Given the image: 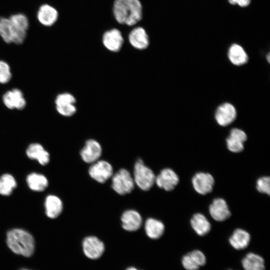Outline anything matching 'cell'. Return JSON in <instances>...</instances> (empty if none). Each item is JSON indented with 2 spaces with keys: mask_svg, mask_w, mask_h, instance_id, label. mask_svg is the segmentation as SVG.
<instances>
[{
  "mask_svg": "<svg viewBox=\"0 0 270 270\" xmlns=\"http://www.w3.org/2000/svg\"><path fill=\"white\" fill-rule=\"evenodd\" d=\"M236 116V112L233 105L230 103L221 104L217 108L215 118L218 124L226 126L234 121Z\"/></svg>",
  "mask_w": 270,
  "mask_h": 270,
  "instance_id": "17",
  "label": "cell"
},
{
  "mask_svg": "<svg viewBox=\"0 0 270 270\" xmlns=\"http://www.w3.org/2000/svg\"><path fill=\"white\" fill-rule=\"evenodd\" d=\"M3 102L10 109L22 110L26 102L21 90L18 88L6 92L2 97Z\"/></svg>",
  "mask_w": 270,
  "mask_h": 270,
  "instance_id": "18",
  "label": "cell"
},
{
  "mask_svg": "<svg viewBox=\"0 0 270 270\" xmlns=\"http://www.w3.org/2000/svg\"><path fill=\"white\" fill-rule=\"evenodd\" d=\"M12 77V74L9 65L4 60H0V83L8 82Z\"/></svg>",
  "mask_w": 270,
  "mask_h": 270,
  "instance_id": "30",
  "label": "cell"
},
{
  "mask_svg": "<svg viewBox=\"0 0 270 270\" xmlns=\"http://www.w3.org/2000/svg\"><path fill=\"white\" fill-rule=\"evenodd\" d=\"M250 241V234L242 228L235 230L229 238L230 244L236 250L246 248L249 245Z\"/></svg>",
  "mask_w": 270,
  "mask_h": 270,
  "instance_id": "21",
  "label": "cell"
},
{
  "mask_svg": "<svg viewBox=\"0 0 270 270\" xmlns=\"http://www.w3.org/2000/svg\"><path fill=\"white\" fill-rule=\"evenodd\" d=\"M6 244L14 254L28 258L34 251V240L32 236L26 230L14 228L6 234Z\"/></svg>",
  "mask_w": 270,
  "mask_h": 270,
  "instance_id": "2",
  "label": "cell"
},
{
  "mask_svg": "<svg viewBox=\"0 0 270 270\" xmlns=\"http://www.w3.org/2000/svg\"><path fill=\"white\" fill-rule=\"evenodd\" d=\"M26 154L30 158L37 160L42 165H46L50 161V154L38 143L30 144L26 149Z\"/></svg>",
  "mask_w": 270,
  "mask_h": 270,
  "instance_id": "22",
  "label": "cell"
},
{
  "mask_svg": "<svg viewBox=\"0 0 270 270\" xmlns=\"http://www.w3.org/2000/svg\"><path fill=\"white\" fill-rule=\"evenodd\" d=\"M209 212L212 218L218 222H222L230 216L226 202L222 198L213 200L209 206Z\"/></svg>",
  "mask_w": 270,
  "mask_h": 270,
  "instance_id": "16",
  "label": "cell"
},
{
  "mask_svg": "<svg viewBox=\"0 0 270 270\" xmlns=\"http://www.w3.org/2000/svg\"><path fill=\"white\" fill-rule=\"evenodd\" d=\"M20 270H29V269H28V268H22Z\"/></svg>",
  "mask_w": 270,
  "mask_h": 270,
  "instance_id": "34",
  "label": "cell"
},
{
  "mask_svg": "<svg viewBox=\"0 0 270 270\" xmlns=\"http://www.w3.org/2000/svg\"><path fill=\"white\" fill-rule=\"evenodd\" d=\"M88 174L92 178L98 182L104 183L112 176L113 168L106 161H96L90 167Z\"/></svg>",
  "mask_w": 270,
  "mask_h": 270,
  "instance_id": "7",
  "label": "cell"
},
{
  "mask_svg": "<svg viewBox=\"0 0 270 270\" xmlns=\"http://www.w3.org/2000/svg\"><path fill=\"white\" fill-rule=\"evenodd\" d=\"M46 214L51 218L58 217L62 210V203L58 196L54 195L48 196L44 203Z\"/></svg>",
  "mask_w": 270,
  "mask_h": 270,
  "instance_id": "24",
  "label": "cell"
},
{
  "mask_svg": "<svg viewBox=\"0 0 270 270\" xmlns=\"http://www.w3.org/2000/svg\"><path fill=\"white\" fill-rule=\"evenodd\" d=\"M179 178L177 174L172 169L166 168L162 170L156 176L155 183L160 188L166 191H170L178 184Z\"/></svg>",
  "mask_w": 270,
  "mask_h": 270,
  "instance_id": "12",
  "label": "cell"
},
{
  "mask_svg": "<svg viewBox=\"0 0 270 270\" xmlns=\"http://www.w3.org/2000/svg\"><path fill=\"white\" fill-rule=\"evenodd\" d=\"M128 40L130 45L136 49L144 50L150 44V40L146 30L142 27L133 28L128 35Z\"/></svg>",
  "mask_w": 270,
  "mask_h": 270,
  "instance_id": "14",
  "label": "cell"
},
{
  "mask_svg": "<svg viewBox=\"0 0 270 270\" xmlns=\"http://www.w3.org/2000/svg\"><path fill=\"white\" fill-rule=\"evenodd\" d=\"M246 139L247 136L244 131L238 128H233L226 140L227 148L233 152H241L244 148V143Z\"/></svg>",
  "mask_w": 270,
  "mask_h": 270,
  "instance_id": "19",
  "label": "cell"
},
{
  "mask_svg": "<svg viewBox=\"0 0 270 270\" xmlns=\"http://www.w3.org/2000/svg\"><path fill=\"white\" fill-rule=\"evenodd\" d=\"M156 176L153 171L145 166L140 159L137 160L134 166V180L140 188L149 190L155 182Z\"/></svg>",
  "mask_w": 270,
  "mask_h": 270,
  "instance_id": "4",
  "label": "cell"
},
{
  "mask_svg": "<svg viewBox=\"0 0 270 270\" xmlns=\"http://www.w3.org/2000/svg\"><path fill=\"white\" fill-rule=\"evenodd\" d=\"M126 270H138L134 267H129L127 268Z\"/></svg>",
  "mask_w": 270,
  "mask_h": 270,
  "instance_id": "33",
  "label": "cell"
},
{
  "mask_svg": "<svg viewBox=\"0 0 270 270\" xmlns=\"http://www.w3.org/2000/svg\"><path fill=\"white\" fill-rule=\"evenodd\" d=\"M242 264L244 270H265L264 259L253 252L246 255L242 260Z\"/></svg>",
  "mask_w": 270,
  "mask_h": 270,
  "instance_id": "25",
  "label": "cell"
},
{
  "mask_svg": "<svg viewBox=\"0 0 270 270\" xmlns=\"http://www.w3.org/2000/svg\"><path fill=\"white\" fill-rule=\"evenodd\" d=\"M144 229L149 238L152 239H158L163 234L164 231V226L159 220L149 218L145 222Z\"/></svg>",
  "mask_w": 270,
  "mask_h": 270,
  "instance_id": "26",
  "label": "cell"
},
{
  "mask_svg": "<svg viewBox=\"0 0 270 270\" xmlns=\"http://www.w3.org/2000/svg\"><path fill=\"white\" fill-rule=\"evenodd\" d=\"M82 248L84 254L92 260L98 258L104 250V243L94 236L85 238L82 242Z\"/></svg>",
  "mask_w": 270,
  "mask_h": 270,
  "instance_id": "11",
  "label": "cell"
},
{
  "mask_svg": "<svg viewBox=\"0 0 270 270\" xmlns=\"http://www.w3.org/2000/svg\"><path fill=\"white\" fill-rule=\"evenodd\" d=\"M16 186L14 178L10 174H4L0 177V194L9 196Z\"/></svg>",
  "mask_w": 270,
  "mask_h": 270,
  "instance_id": "29",
  "label": "cell"
},
{
  "mask_svg": "<svg viewBox=\"0 0 270 270\" xmlns=\"http://www.w3.org/2000/svg\"><path fill=\"white\" fill-rule=\"evenodd\" d=\"M124 38L121 32L113 28L106 31L102 34V42L104 46L112 52H118L122 48Z\"/></svg>",
  "mask_w": 270,
  "mask_h": 270,
  "instance_id": "10",
  "label": "cell"
},
{
  "mask_svg": "<svg viewBox=\"0 0 270 270\" xmlns=\"http://www.w3.org/2000/svg\"><path fill=\"white\" fill-rule=\"evenodd\" d=\"M28 33L19 30L8 16H0V38L6 44H21L25 41Z\"/></svg>",
  "mask_w": 270,
  "mask_h": 270,
  "instance_id": "3",
  "label": "cell"
},
{
  "mask_svg": "<svg viewBox=\"0 0 270 270\" xmlns=\"http://www.w3.org/2000/svg\"><path fill=\"white\" fill-rule=\"evenodd\" d=\"M35 15L38 24L46 28L54 26L58 22L60 17L58 8L48 2L40 4L37 8Z\"/></svg>",
  "mask_w": 270,
  "mask_h": 270,
  "instance_id": "5",
  "label": "cell"
},
{
  "mask_svg": "<svg viewBox=\"0 0 270 270\" xmlns=\"http://www.w3.org/2000/svg\"><path fill=\"white\" fill-rule=\"evenodd\" d=\"M190 225L197 234L204 236L211 229V224L206 216L202 214H194L190 220Z\"/></svg>",
  "mask_w": 270,
  "mask_h": 270,
  "instance_id": "23",
  "label": "cell"
},
{
  "mask_svg": "<svg viewBox=\"0 0 270 270\" xmlns=\"http://www.w3.org/2000/svg\"><path fill=\"white\" fill-rule=\"evenodd\" d=\"M228 57L234 64L240 66L246 64L248 60V56L240 45L233 44L230 46L228 52Z\"/></svg>",
  "mask_w": 270,
  "mask_h": 270,
  "instance_id": "27",
  "label": "cell"
},
{
  "mask_svg": "<svg viewBox=\"0 0 270 270\" xmlns=\"http://www.w3.org/2000/svg\"><path fill=\"white\" fill-rule=\"evenodd\" d=\"M204 254L200 250H194L183 256L182 260V266L186 270H198L206 264Z\"/></svg>",
  "mask_w": 270,
  "mask_h": 270,
  "instance_id": "15",
  "label": "cell"
},
{
  "mask_svg": "<svg viewBox=\"0 0 270 270\" xmlns=\"http://www.w3.org/2000/svg\"><path fill=\"white\" fill-rule=\"evenodd\" d=\"M122 226L127 231L134 232L140 228L142 224L140 214L134 210L125 211L121 217Z\"/></svg>",
  "mask_w": 270,
  "mask_h": 270,
  "instance_id": "20",
  "label": "cell"
},
{
  "mask_svg": "<svg viewBox=\"0 0 270 270\" xmlns=\"http://www.w3.org/2000/svg\"><path fill=\"white\" fill-rule=\"evenodd\" d=\"M256 188L258 191L262 194L270 195V178L269 176H262L259 178L256 182Z\"/></svg>",
  "mask_w": 270,
  "mask_h": 270,
  "instance_id": "31",
  "label": "cell"
},
{
  "mask_svg": "<svg viewBox=\"0 0 270 270\" xmlns=\"http://www.w3.org/2000/svg\"><path fill=\"white\" fill-rule=\"evenodd\" d=\"M112 186L118 194L124 195L130 193L134 189V178L128 170L122 168L112 176Z\"/></svg>",
  "mask_w": 270,
  "mask_h": 270,
  "instance_id": "6",
  "label": "cell"
},
{
  "mask_svg": "<svg viewBox=\"0 0 270 270\" xmlns=\"http://www.w3.org/2000/svg\"><path fill=\"white\" fill-rule=\"evenodd\" d=\"M26 182L31 190L36 192L43 191L48 186V181L45 176L34 172L27 176Z\"/></svg>",
  "mask_w": 270,
  "mask_h": 270,
  "instance_id": "28",
  "label": "cell"
},
{
  "mask_svg": "<svg viewBox=\"0 0 270 270\" xmlns=\"http://www.w3.org/2000/svg\"></svg>",
  "mask_w": 270,
  "mask_h": 270,
  "instance_id": "35",
  "label": "cell"
},
{
  "mask_svg": "<svg viewBox=\"0 0 270 270\" xmlns=\"http://www.w3.org/2000/svg\"><path fill=\"white\" fill-rule=\"evenodd\" d=\"M76 100L72 94L68 92L58 94L55 100L56 109L61 115L70 116L74 115L76 111L75 106Z\"/></svg>",
  "mask_w": 270,
  "mask_h": 270,
  "instance_id": "9",
  "label": "cell"
},
{
  "mask_svg": "<svg viewBox=\"0 0 270 270\" xmlns=\"http://www.w3.org/2000/svg\"><path fill=\"white\" fill-rule=\"evenodd\" d=\"M192 182L194 188L198 193L205 195L212 191L214 180L209 173L199 172L193 176Z\"/></svg>",
  "mask_w": 270,
  "mask_h": 270,
  "instance_id": "8",
  "label": "cell"
},
{
  "mask_svg": "<svg viewBox=\"0 0 270 270\" xmlns=\"http://www.w3.org/2000/svg\"><path fill=\"white\" fill-rule=\"evenodd\" d=\"M102 153V148L94 140H88L80 152L82 160L86 163H94L98 160Z\"/></svg>",
  "mask_w": 270,
  "mask_h": 270,
  "instance_id": "13",
  "label": "cell"
},
{
  "mask_svg": "<svg viewBox=\"0 0 270 270\" xmlns=\"http://www.w3.org/2000/svg\"><path fill=\"white\" fill-rule=\"evenodd\" d=\"M229 3L231 4H238L241 7H246L249 5L250 0H228Z\"/></svg>",
  "mask_w": 270,
  "mask_h": 270,
  "instance_id": "32",
  "label": "cell"
},
{
  "mask_svg": "<svg viewBox=\"0 0 270 270\" xmlns=\"http://www.w3.org/2000/svg\"><path fill=\"white\" fill-rule=\"evenodd\" d=\"M142 4L140 0H114L112 14L118 23L130 26L142 20Z\"/></svg>",
  "mask_w": 270,
  "mask_h": 270,
  "instance_id": "1",
  "label": "cell"
}]
</instances>
